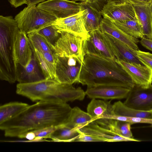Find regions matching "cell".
<instances>
[{"label": "cell", "mask_w": 152, "mask_h": 152, "mask_svg": "<svg viewBox=\"0 0 152 152\" xmlns=\"http://www.w3.org/2000/svg\"><path fill=\"white\" fill-rule=\"evenodd\" d=\"M107 2V0H85L80 2L84 9L85 27L89 33L100 28L103 19L102 12Z\"/></svg>", "instance_id": "11"}, {"label": "cell", "mask_w": 152, "mask_h": 152, "mask_svg": "<svg viewBox=\"0 0 152 152\" xmlns=\"http://www.w3.org/2000/svg\"><path fill=\"white\" fill-rule=\"evenodd\" d=\"M92 122V118L87 112L75 107L72 108L67 121L64 125L71 129H78Z\"/></svg>", "instance_id": "25"}, {"label": "cell", "mask_w": 152, "mask_h": 152, "mask_svg": "<svg viewBox=\"0 0 152 152\" xmlns=\"http://www.w3.org/2000/svg\"><path fill=\"white\" fill-rule=\"evenodd\" d=\"M151 126H152V124L151 125Z\"/></svg>", "instance_id": "41"}, {"label": "cell", "mask_w": 152, "mask_h": 152, "mask_svg": "<svg viewBox=\"0 0 152 152\" xmlns=\"http://www.w3.org/2000/svg\"><path fill=\"white\" fill-rule=\"evenodd\" d=\"M20 30L11 16H0V78L10 83L17 81V67L14 57L16 35Z\"/></svg>", "instance_id": "4"}, {"label": "cell", "mask_w": 152, "mask_h": 152, "mask_svg": "<svg viewBox=\"0 0 152 152\" xmlns=\"http://www.w3.org/2000/svg\"><path fill=\"white\" fill-rule=\"evenodd\" d=\"M111 21L123 22L136 18L132 5L124 0H107L102 13Z\"/></svg>", "instance_id": "10"}, {"label": "cell", "mask_w": 152, "mask_h": 152, "mask_svg": "<svg viewBox=\"0 0 152 152\" xmlns=\"http://www.w3.org/2000/svg\"><path fill=\"white\" fill-rule=\"evenodd\" d=\"M16 92L33 102L39 101L66 103L82 100L86 95L80 87L61 83L53 79H44L29 83H18Z\"/></svg>", "instance_id": "3"}, {"label": "cell", "mask_w": 152, "mask_h": 152, "mask_svg": "<svg viewBox=\"0 0 152 152\" xmlns=\"http://www.w3.org/2000/svg\"><path fill=\"white\" fill-rule=\"evenodd\" d=\"M45 0H26L27 6H31L45 1Z\"/></svg>", "instance_id": "38"}, {"label": "cell", "mask_w": 152, "mask_h": 152, "mask_svg": "<svg viewBox=\"0 0 152 152\" xmlns=\"http://www.w3.org/2000/svg\"><path fill=\"white\" fill-rule=\"evenodd\" d=\"M80 134L74 142H103L98 137L79 132Z\"/></svg>", "instance_id": "34"}, {"label": "cell", "mask_w": 152, "mask_h": 152, "mask_svg": "<svg viewBox=\"0 0 152 152\" xmlns=\"http://www.w3.org/2000/svg\"><path fill=\"white\" fill-rule=\"evenodd\" d=\"M60 37L53 47L55 54L60 57L84 58L83 38L71 33L61 31Z\"/></svg>", "instance_id": "7"}, {"label": "cell", "mask_w": 152, "mask_h": 152, "mask_svg": "<svg viewBox=\"0 0 152 152\" xmlns=\"http://www.w3.org/2000/svg\"><path fill=\"white\" fill-rule=\"evenodd\" d=\"M14 18L20 31L27 34L53 24L57 19L36 5L26 7Z\"/></svg>", "instance_id": "5"}, {"label": "cell", "mask_w": 152, "mask_h": 152, "mask_svg": "<svg viewBox=\"0 0 152 152\" xmlns=\"http://www.w3.org/2000/svg\"><path fill=\"white\" fill-rule=\"evenodd\" d=\"M29 105L22 102H10L0 107V124L18 115L28 107Z\"/></svg>", "instance_id": "26"}, {"label": "cell", "mask_w": 152, "mask_h": 152, "mask_svg": "<svg viewBox=\"0 0 152 152\" xmlns=\"http://www.w3.org/2000/svg\"><path fill=\"white\" fill-rule=\"evenodd\" d=\"M140 42L143 46L152 52V39L144 37L141 39Z\"/></svg>", "instance_id": "35"}, {"label": "cell", "mask_w": 152, "mask_h": 152, "mask_svg": "<svg viewBox=\"0 0 152 152\" xmlns=\"http://www.w3.org/2000/svg\"><path fill=\"white\" fill-rule=\"evenodd\" d=\"M9 2L14 7H18L24 4H26V0H8Z\"/></svg>", "instance_id": "37"}, {"label": "cell", "mask_w": 152, "mask_h": 152, "mask_svg": "<svg viewBox=\"0 0 152 152\" xmlns=\"http://www.w3.org/2000/svg\"><path fill=\"white\" fill-rule=\"evenodd\" d=\"M116 60L129 75L134 85L146 88L152 84V72L148 67L143 64Z\"/></svg>", "instance_id": "14"}, {"label": "cell", "mask_w": 152, "mask_h": 152, "mask_svg": "<svg viewBox=\"0 0 152 152\" xmlns=\"http://www.w3.org/2000/svg\"><path fill=\"white\" fill-rule=\"evenodd\" d=\"M77 130L80 132L96 137L103 142L140 141L134 138H128L121 136L109 129L99 125L94 121Z\"/></svg>", "instance_id": "18"}, {"label": "cell", "mask_w": 152, "mask_h": 152, "mask_svg": "<svg viewBox=\"0 0 152 152\" xmlns=\"http://www.w3.org/2000/svg\"><path fill=\"white\" fill-rule=\"evenodd\" d=\"M112 105L110 101L93 98L88 105L87 112L91 117L92 121L109 129L110 123L113 119L111 118Z\"/></svg>", "instance_id": "15"}, {"label": "cell", "mask_w": 152, "mask_h": 152, "mask_svg": "<svg viewBox=\"0 0 152 152\" xmlns=\"http://www.w3.org/2000/svg\"></svg>", "instance_id": "42"}, {"label": "cell", "mask_w": 152, "mask_h": 152, "mask_svg": "<svg viewBox=\"0 0 152 152\" xmlns=\"http://www.w3.org/2000/svg\"><path fill=\"white\" fill-rule=\"evenodd\" d=\"M83 58L58 56L55 79L62 83H78Z\"/></svg>", "instance_id": "6"}, {"label": "cell", "mask_w": 152, "mask_h": 152, "mask_svg": "<svg viewBox=\"0 0 152 152\" xmlns=\"http://www.w3.org/2000/svg\"><path fill=\"white\" fill-rule=\"evenodd\" d=\"M37 7L57 19L66 18L84 10L81 2L68 0H47L39 3Z\"/></svg>", "instance_id": "9"}, {"label": "cell", "mask_w": 152, "mask_h": 152, "mask_svg": "<svg viewBox=\"0 0 152 152\" xmlns=\"http://www.w3.org/2000/svg\"><path fill=\"white\" fill-rule=\"evenodd\" d=\"M131 125L126 121L113 119L110 123L108 129L121 136L133 138Z\"/></svg>", "instance_id": "30"}, {"label": "cell", "mask_w": 152, "mask_h": 152, "mask_svg": "<svg viewBox=\"0 0 152 152\" xmlns=\"http://www.w3.org/2000/svg\"><path fill=\"white\" fill-rule=\"evenodd\" d=\"M113 23L124 32L133 37L142 39L145 36L137 18L132 20Z\"/></svg>", "instance_id": "28"}, {"label": "cell", "mask_w": 152, "mask_h": 152, "mask_svg": "<svg viewBox=\"0 0 152 152\" xmlns=\"http://www.w3.org/2000/svg\"><path fill=\"white\" fill-rule=\"evenodd\" d=\"M131 89L114 85H100L87 87L86 95L90 98L105 100L126 98Z\"/></svg>", "instance_id": "16"}, {"label": "cell", "mask_w": 152, "mask_h": 152, "mask_svg": "<svg viewBox=\"0 0 152 152\" xmlns=\"http://www.w3.org/2000/svg\"><path fill=\"white\" fill-rule=\"evenodd\" d=\"M33 54L27 35L20 31L15 36L13 48L14 59L17 66H25Z\"/></svg>", "instance_id": "17"}, {"label": "cell", "mask_w": 152, "mask_h": 152, "mask_svg": "<svg viewBox=\"0 0 152 152\" xmlns=\"http://www.w3.org/2000/svg\"><path fill=\"white\" fill-rule=\"evenodd\" d=\"M105 34L116 59L129 63L143 64L137 56L135 49L111 35Z\"/></svg>", "instance_id": "20"}, {"label": "cell", "mask_w": 152, "mask_h": 152, "mask_svg": "<svg viewBox=\"0 0 152 152\" xmlns=\"http://www.w3.org/2000/svg\"><path fill=\"white\" fill-rule=\"evenodd\" d=\"M133 6L144 36L152 39V9L150 4Z\"/></svg>", "instance_id": "23"}, {"label": "cell", "mask_w": 152, "mask_h": 152, "mask_svg": "<svg viewBox=\"0 0 152 152\" xmlns=\"http://www.w3.org/2000/svg\"><path fill=\"white\" fill-rule=\"evenodd\" d=\"M99 29L103 33L111 35L134 49L138 50V44L140 42L139 40L124 32L113 22L109 20L103 18Z\"/></svg>", "instance_id": "22"}, {"label": "cell", "mask_w": 152, "mask_h": 152, "mask_svg": "<svg viewBox=\"0 0 152 152\" xmlns=\"http://www.w3.org/2000/svg\"><path fill=\"white\" fill-rule=\"evenodd\" d=\"M89 34V37L83 41V48L84 55L93 54L106 58L116 59L104 33L98 29Z\"/></svg>", "instance_id": "8"}, {"label": "cell", "mask_w": 152, "mask_h": 152, "mask_svg": "<svg viewBox=\"0 0 152 152\" xmlns=\"http://www.w3.org/2000/svg\"><path fill=\"white\" fill-rule=\"evenodd\" d=\"M31 48L45 78L55 79L58 56L54 52H42Z\"/></svg>", "instance_id": "21"}, {"label": "cell", "mask_w": 152, "mask_h": 152, "mask_svg": "<svg viewBox=\"0 0 152 152\" xmlns=\"http://www.w3.org/2000/svg\"><path fill=\"white\" fill-rule=\"evenodd\" d=\"M132 5L149 4L152 0H124Z\"/></svg>", "instance_id": "36"}, {"label": "cell", "mask_w": 152, "mask_h": 152, "mask_svg": "<svg viewBox=\"0 0 152 152\" xmlns=\"http://www.w3.org/2000/svg\"><path fill=\"white\" fill-rule=\"evenodd\" d=\"M72 109L66 103L38 101L0 124V129L6 137H18L29 132L65 124Z\"/></svg>", "instance_id": "1"}, {"label": "cell", "mask_w": 152, "mask_h": 152, "mask_svg": "<svg viewBox=\"0 0 152 152\" xmlns=\"http://www.w3.org/2000/svg\"><path fill=\"white\" fill-rule=\"evenodd\" d=\"M36 32L46 40L53 50V46L61 35L60 32L52 24L45 27Z\"/></svg>", "instance_id": "31"}, {"label": "cell", "mask_w": 152, "mask_h": 152, "mask_svg": "<svg viewBox=\"0 0 152 152\" xmlns=\"http://www.w3.org/2000/svg\"><path fill=\"white\" fill-rule=\"evenodd\" d=\"M126 106L138 110H152V85L145 88L134 85L124 103Z\"/></svg>", "instance_id": "12"}, {"label": "cell", "mask_w": 152, "mask_h": 152, "mask_svg": "<svg viewBox=\"0 0 152 152\" xmlns=\"http://www.w3.org/2000/svg\"><path fill=\"white\" fill-rule=\"evenodd\" d=\"M44 79V76L33 53L25 66L18 65L17 81L19 83H31Z\"/></svg>", "instance_id": "19"}, {"label": "cell", "mask_w": 152, "mask_h": 152, "mask_svg": "<svg viewBox=\"0 0 152 152\" xmlns=\"http://www.w3.org/2000/svg\"><path fill=\"white\" fill-rule=\"evenodd\" d=\"M72 0L75 1H80L81 2V1H84L85 0Z\"/></svg>", "instance_id": "39"}, {"label": "cell", "mask_w": 152, "mask_h": 152, "mask_svg": "<svg viewBox=\"0 0 152 152\" xmlns=\"http://www.w3.org/2000/svg\"><path fill=\"white\" fill-rule=\"evenodd\" d=\"M60 126V125L46 127L32 131L34 134L35 138L37 137L41 138L44 139L50 138L52 134Z\"/></svg>", "instance_id": "33"}, {"label": "cell", "mask_w": 152, "mask_h": 152, "mask_svg": "<svg viewBox=\"0 0 152 152\" xmlns=\"http://www.w3.org/2000/svg\"><path fill=\"white\" fill-rule=\"evenodd\" d=\"M135 52L141 62L152 72V54L139 50H135Z\"/></svg>", "instance_id": "32"}, {"label": "cell", "mask_w": 152, "mask_h": 152, "mask_svg": "<svg viewBox=\"0 0 152 152\" xmlns=\"http://www.w3.org/2000/svg\"><path fill=\"white\" fill-rule=\"evenodd\" d=\"M78 83L87 87L114 85L130 89L134 86L116 59L90 54L84 56Z\"/></svg>", "instance_id": "2"}, {"label": "cell", "mask_w": 152, "mask_h": 152, "mask_svg": "<svg viewBox=\"0 0 152 152\" xmlns=\"http://www.w3.org/2000/svg\"><path fill=\"white\" fill-rule=\"evenodd\" d=\"M150 6L151 7L152 9V0L151 2V3H150Z\"/></svg>", "instance_id": "40"}, {"label": "cell", "mask_w": 152, "mask_h": 152, "mask_svg": "<svg viewBox=\"0 0 152 152\" xmlns=\"http://www.w3.org/2000/svg\"><path fill=\"white\" fill-rule=\"evenodd\" d=\"M80 134L77 129L61 125L51 135L50 139L58 142H74Z\"/></svg>", "instance_id": "27"}, {"label": "cell", "mask_w": 152, "mask_h": 152, "mask_svg": "<svg viewBox=\"0 0 152 152\" xmlns=\"http://www.w3.org/2000/svg\"><path fill=\"white\" fill-rule=\"evenodd\" d=\"M83 11L66 18L57 19L52 25L59 31L68 32L86 39L90 34L85 27Z\"/></svg>", "instance_id": "13"}, {"label": "cell", "mask_w": 152, "mask_h": 152, "mask_svg": "<svg viewBox=\"0 0 152 152\" xmlns=\"http://www.w3.org/2000/svg\"><path fill=\"white\" fill-rule=\"evenodd\" d=\"M27 35L31 48L42 52H54L46 40L37 32Z\"/></svg>", "instance_id": "29"}, {"label": "cell", "mask_w": 152, "mask_h": 152, "mask_svg": "<svg viewBox=\"0 0 152 152\" xmlns=\"http://www.w3.org/2000/svg\"><path fill=\"white\" fill-rule=\"evenodd\" d=\"M118 117H137L152 119V110L144 111L129 107L119 101L112 105L111 118Z\"/></svg>", "instance_id": "24"}]
</instances>
